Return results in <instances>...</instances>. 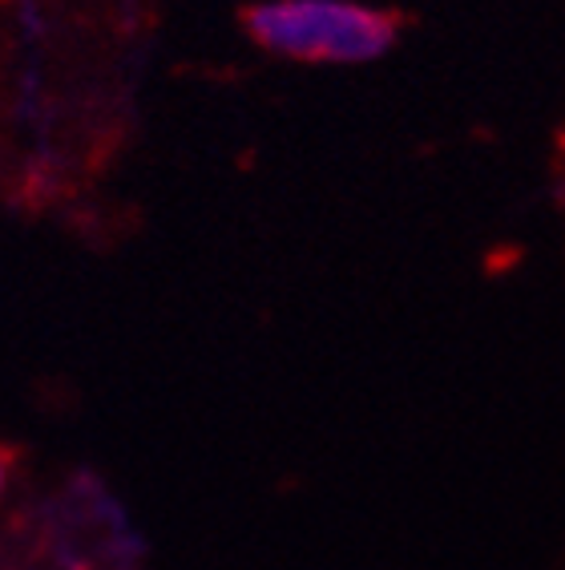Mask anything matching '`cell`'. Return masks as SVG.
Listing matches in <instances>:
<instances>
[{
	"label": "cell",
	"instance_id": "6da1fadb",
	"mask_svg": "<svg viewBox=\"0 0 565 570\" xmlns=\"http://www.w3.org/2000/svg\"><path fill=\"white\" fill-rule=\"evenodd\" d=\"M250 41L319 66H364L396 45L400 21L356 0H262L247 12Z\"/></svg>",
	"mask_w": 565,
	"mask_h": 570
},
{
	"label": "cell",
	"instance_id": "7a4b0ae2",
	"mask_svg": "<svg viewBox=\"0 0 565 570\" xmlns=\"http://www.w3.org/2000/svg\"><path fill=\"white\" fill-rule=\"evenodd\" d=\"M9 470H12V453L0 450V502H4V494H9Z\"/></svg>",
	"mask_w": 565,
	"mask_h": 570
}]
</instances>
